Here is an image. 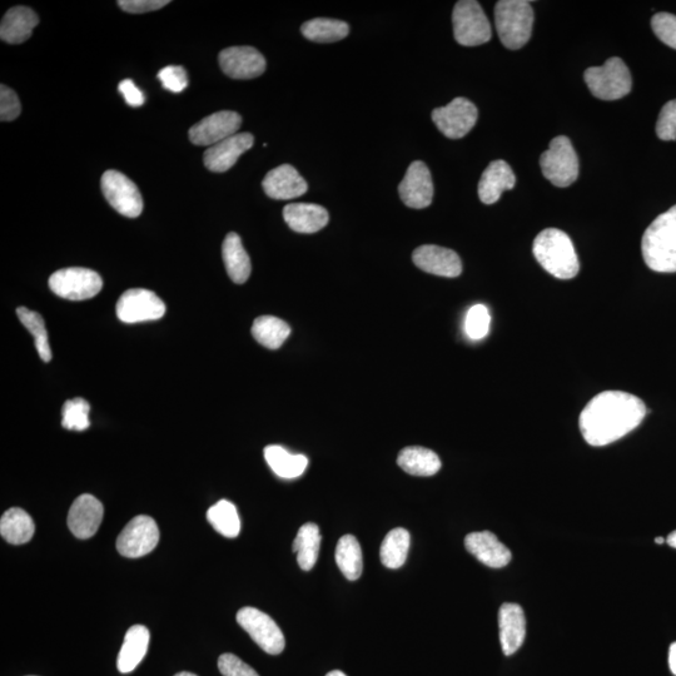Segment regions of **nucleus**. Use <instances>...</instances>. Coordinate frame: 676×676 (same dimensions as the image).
I'll return each mask as SVG.
<instances>
[{"instance_id": "nucleus-45", "label": "nucleus", "mask_w": 676, "mask_h": 676, "mask_svg": "<svg viewBox=\"0 0 676 676\" xmlns=\"http://www.w3.org/2000/svg\"><path fill=\"white\" fill-rule=\"evenodd\" d=\"M169 3L168 0H119L118 6L127 13L143 14L158 11Z\"/></svg>"}, {"instance_id": "nucleus-43", "label": "nucleus", "mask_w": 676, "mask_h": 676, "mask_svg": "<svg viewBox=\"0 0 676 676\" xmlns=\"http://www.w3.org/2000/svg\"><path fill=\"white\" fill-rule=\"evenodd\" d=\"M22 112V104L17 93L13 89L2 84L0 87V119L2 122H11L19 117Z\"/></svg>"}, {"instance_id": "nucleus-6", "label": "nucleus", "mask_w": 676, "mask_h": 676, "mask_svg": "<svg viewBox=\"0 0 676 676\" xmlns=\"http://www.w3.org/2000/svg\"><path fill=\"white\" fill-rule=\"evenodd\" d=\"M541 171L546 180L556 187H569L578 180L579 158L570 139L559 136L550 143L548 151L541 154Z\"/></svg>"}, {"instance_id": "nucleus-20", "label": "nucleus", "mask_w": 676, "mask_h": 676, "mask_svg": "<svg viewBox=\"0 0 676 676\" xmlns=\"http://www.w3.org/2000/svg\"><path fill=\"white\" fill-rule=\"evenodd\" d=\"M262 187L268 197L280 201L293 200L308 191L307 182L291 164H282L268 172Z\"/></svg>"}, {"instance_id": "nucleus-7", "label": "nucleus", "mask_w": 676, "mask_h": 676, "mask_svg": "<svg viewBox=\"0 0 676 676\" xmlns=\"http://www.w3.org/2000/svg\"><path fill=\"white\" fill-rule=\"evenodd\" d=\"M454 37L460 46L477 47L490 41L491 26L484 9L475 0H460L452 13Z\"/></svg>"}, {"instance_id": "nucleus-30", "label": "nucleus", "mask_w": 676, "mask_h": 676, "mask_svg": "<svg viewBox=\"0 0 676 676\" xmlns=\"http://www.w3.org/2000/svg\"><path fill=\"white\" fill-rule=\"evenodd\" d=\"M265 459L277 476L287 480L297 479L308 466V459L305 455H293L277 445L266 447Z\"/></svg>"}, {"instance_id": "nucleus-15", "label": "nucleus", "mask_w": 676, "mask_h": 676, "mask_svg": "<svg viewBox=\"0 0 676 676\" xmlns=\"http://www.w3.org/2000/svg\"><path fill=\"white\" fill-rule=\"evenodd\" d=\"M399 193L401 201L407 207L424 210L431 205L434 198V182L430 169L424 162L411 163L404 180L400 183Z\"/></svg>"}, {"instance_id": "nucleus-29", "label": "nucleus", "mask_w": 676, "mask_h": 676, "mask_svg": "<svg viewBox=\"0 0 676 676\" xmlns=\"http://www.w3.org/2000/svg\"><path fill=\"white\" fill-rule=\"evenodd\" d=\"M34 533H36V525L31 515L18 507L8 510L0 520V534L9 544H26L32 540Z\"/></svg>"}, {"instance_id": "nucleus-32", "label": "nucleus", "mask_w": 676, "mask_h": 676, "mask_svg": "<svg viewBox=\"0 0 676 676\" xmlns=\"http://www.w3.org/2000/svg\"><path fill=\"white\" fill-rule=\"evenodd\" d=\"M321 540L320 528L316 524L307 523L298 530L293 541V553L297 554L298 565L302 570L310 571L316 565Z\"/></svg>"}, {"instance_id": "nucleus-35", "label": "nucleus", "mask_w": 676, "mask_h": 676, "mask_svg": "<svg viewBox=\"0 0 676 676\" xmlns=\"http://www.w3.org/2000/svg\"><path fill=\"white\" fill-rule=\"evenodd\" d=\"M410 533L406 529L391 530L382 541L380 558L387 569H400L404 566L410 549Z\"/></svg>"}, {"instance_id": "nucleus-51", "label": "nucleus", "mask_w": 676, "mask_h": 676, "mask_svg": "<svg viewBox=\"0 0 676 676\" xmlns=\"http://www.w3.org/2000/svg\"><path fill=\"white\" fill-rule=\"evenodd\" d=\"M655 543H656V544H663V543H664V539H663V538H656V539H655Z\"/></svg>"}, {"instance_id": "nucleus-12", "label": "nucleus", "mask_w": 676, "mask_h": 676, "mask_svg": "<svg viewBox=\"0 0 676 676\" xmlns=\"http://www.w3.org/2000/svg\"><path fill=\"white\" fill-rule=\"evenodd\" d=\"M431 117L445 137L460 139L475 127L479 111L469 99L459 97L445 107L434 109Z\"/></svg>"}, {"instance_id": "nucleus-8", "label": "nucleus", "mask_w": 676, "mask_h": 676, "mask_svg": "<svg viewBox=\"0 0 676 676\" xmlns=\"http://www.w3.org/2000/svg\"><path fill=\"white\" fill-rule=\"evenodd\" d=\"M49 287L57 296L69 301H84L102 291L103 280L96 271L83 267L64 268L49 277Z\"/></svg>"}, {"instance_id": "nucleus-46", "label": "nucleus", "mask_w": 676, "mask_h": 676, "mask_svg": "<svg viewBox=\"0 0 676 676\" xmlns=\"http://www.w3.org/2000/svg\"><path fill=\"white\" fill-rule=\"evenodd\" d=\"M119 93L122 94L124 101L131 107H141L146 102V97L131 79H124L118 86Z\"/></svg>"}, {"instance_id": "nucleus-42", "label": "nucleus", "mask_w": 676, "mask_h": 676, "mask_svg": "<svg viewBox=\"0 0 676 676\" xmlns=\"http://www.w3.org/2000/svg\"><path fill=\"white\" fill-rule=\"evenodd\" d=\"M158 79L161 81L163 88L172 93H181L188 86L186 69L180 66H168L161 69L158 73Z\"/></svg>"}, {"instance_id": "nucleus-13", "label": "nucleus", "mask_w": 676, "mask_h": 676, "mask_svg": "<svg viewBox=\"0 0 676 676\" xmlns=\"http://www.w3.org/2000/svg\"><path fill=\"white\" fill-rule=\"evenodd\" d=\"M166 305L156 293L133 288L123 293L117 303V316L124 323L156 321L166 313Z\"/></svg>"}, {"instance_id": "nucleus-11", "label": "nucleus", "mask_w": 676, "mask_h": 676, "mask_svg": "<svg viewBox=\"0 0 676 676\" xmlns=\"http://www.w3.org/2000/svg\"><path fill=\"white\" fill-rule=\"evenodd\" d=\"M159 541V530L152 518L141 515L129 521L119 534L117 550L129 559H138L152 553Z\"/></svg>"}, {"instance_id": "nucleus-1", "label": "nucleus", "mask_w": 676, "mask_h": 676, "mask_svg": "<svg viewBox=\"0 0 676 676\" xmlns=\"http://www.w3.org/2000/svg\"><path fill=\"white\" fill-rule=\"evenodd\" d=\"M646 412L639 397L623 391H604L581 412L580 431L591 446L610 445L634 431Z\"/></svg>"}, {"instance_id": "nucleus-22", "label": "nucleus", "mask_w": 676, "mask_h": 676, "mask_svg": "<svg viewBox=\"0 0 676 676\" xmlns=\"http://www.w3.org/2000/svg\"><path fill=\"white\" fill-rule=\"evenodd\" d=\"M499 628L502 651L506 656L516 653L526 638V618L518 604L507 603L499 611Z\"/></svg>"}, {"instance_id": "nucleus-4", "label": "nucleus", "mask_w": 676, "mask_h": 676, "mask_svg": "<svg viewBox=\"0 0 676 676\" xmlns=\"http://www.w3.org/2000/svg\"><path fill=\"white\" fill-rule=\"evenodd\" d=\"M496 31L502 44L511 51L523 48L530 41L534 11L525 0H501L495 7Z\"/></svg>"}, {"instance_id": "nucleus-44", "label": "nucleus", "mask_w": 676, "mask_h": 676, "mask_svg": "<svg viewBox=\"0 0 676 676\" xmlns=\"http://www.w3.org/2000/svg\"><path fill=\"white\" fill-rule=\"evenodd\" d=\"M218 669L223 676H260L250 665L233 654H223L218 659Z\"/></svg>"}, {"instance_id": "nucleus-14", "label": "nucleus", "mask_w": 676, "mask_h": 676, "mask_svg": "<svg viewBox=\"0 0 676 676\" xmlns=\"http://www.w3.org/2000/svg\"><path fill=\"white\" fill-rule=\"evenodd\" d=\"M240 114L231 111H222L203 118L188 132L190 141L196 146L212 147L225 139L235 136L241 128Z\"/></svg>"}, {"instance_id": "nucleus-19", "label": "nucleus", "mask_w": 676, "mask_h": 676, "mask_svg": "<svg viewBox=\"0 0 676 676\" xmlns=\"http://www.w3.org/2000/svg\"><path fill=\"white\" fill-rule=\"evenodd\" d=\"M255 137L251 133H237L207 149L203 154V162L211 172H227L237 163L248 149L253 147Z\"/></svg>"}, {"instance_id": "nucleus-26", "label": "nucleus", "mask_w": 676, "mask_h": 676, "mask_svg": "<svg viewBox=\"0 0 676 676\" xmlns=\"http://www.w3.org/2000/svg\"><path fill=\"white\" fill-rule=\"evenodd\" d=\"M222 257L226 271L237 285H243L251 276L250 256L242 245L241 237L235 232L228 233L222 246Z\"/></svg>"}, {"instance_id": "nucleus-25", "label": "nucleus", "mask_w": 676, "mask_h": 676, "mask_svg": "<svg viewBox=\"0 0 676 676\" xmlns=\"http://www.w3.org/2000/svg\"><path fill=\"white\" fill-rule=\"evenodd\" d=\"M36 12L27 7L9 9L0 24V38L8 44H21L31 38L33 29L38 26Z\"/></svg>"}, {"instance_id": "nucleus-18", "label": "nucleus", "mask_w": 676, "mask_h": 676, "mask_svg": "<svg viewBox=\"0 0 676 676\" xmlns=\"http://www.w3.org/2000/svg\"><path fill=\"white\" fill-rule=\"evenodd\" d=\"M412 261L420 270L431 275L455 278L462 273V262L459 255L450 248L425 245L416 248Z\"/></svg>"}, {"instance_id": "nucleus-17", "label": "nucleus", "mask_w": 676, "mask_h": 676, "mask_svg": "<svg viewBox=\"0 0 676 676\" xmlns=\"http://www.w3.org/2000/svg\"><path fill=\"white\" fill-rule=\"evenodd\" d=\"M104 507L96 497L84 494L73 502L68 514V526L78 539L87 540L97 534L102 524Z\"/></svg>"}, {"instance_id": "nucleus-3", "label": "nucleus", "mask_w": 676, "mask_h": 676, "mask_svg": "<svg viewBox=\"0 0 676 676\" xmlns=\"http://www.w3.org/2000/svg\"><path fill=\"white\" fill-rule=\"evenodd\" d=\"M533 252L540 266L559 280H571L580 271L573 241L558 228L540 232L535 238Z\"/></svg>"}, {"instance_id": "nucleus-16", "label": "nucleus", "mask_w": 676, "mask_h": 676, "mask_svg": "<svg viewBox=\"0 0 676 676\" xmlns=\"http://www.w3.org/2000/svg\"><path fill=\"white\" fill-rule=\"evenodd\" d=\"M221 69L233 79H253L262 76L267 63L262 53L252 47H231L218 57Z\"/></svg>"}, {"instance_id": "nucleus-23", "label": "nucleus", "mask_w": 676, "mask_h": 676, "mask_svg": "<svg viewBox=\"0 0 676 676\" xmlns=\"http://www.w3.org/2000/svg\"><path fill=\"white\" fill-rule=\"evenodd\" d=\"M516 177L513 169L505 161H494L482 173L479 182V197L484 205H494L502 193L513 190Z\"/></svg>"}, {"instance_id": "nucleus-41", "label": "nucleus", "mask_w": 676, "mask_h": 676, "mask_svg": "<svg viewBox=\"0 0 676 676\" xmlns=\"http://www.w3.org/2000/svg\"><path fill=\"white\" fill-rule=\"evenodd\" d=\"M656 134L661 141L676 139V99L665 104L656 123Z\"/></svg>"}, {"instance_id": "nucleus-34", "label": "nucleus", "mask_w": 676, "mask_h": 676, "mask_svg": "<svg viewBox=\"0 0 676 676\" xmlns=\"http://www.w3.org/2000/svg\"><path fill=\"white\" fill-rule=\"evenodd\" d=\"M336 563L347 580H359L364 569L359 541L352 535L342 536L336 546Z\"/></svg>"}, {"instance_id": "nucleus-38", "label": "nucleus", "mask_w": 676, "mask_h": 676, "mask_svg": "<svg viewBox=\"0 0 676 676\" xmlns=\"http://www.w3.org/2000/svg\"><path fill=\"white\" fill-rule=\"evenodd\" d=\"M89 411L91 406L82 397L67 401L62 410V426L71 431L87 430L91 426Z\"/></svg>"}, {"instance_id": "nucleus-48", "label": "nucleus", "mask_w": 676, "mask_h": 676, "mask_svg": "<svg viewBox=\"0 0 676 676\" xmlns=\"http://www.w3.org/2000/svg\"><path fill=\"white\" fill-rule=\"evenodd\" d=\"M668 544L671 546V548L676 549V531L669 535Z\"/></svg>"}, {"instance_id": "nucleus-37", "label": "nucleus", "mask_w": 676, "mask_h": 676, "mask_svg": "<svg viewBox=\"0 0 676 676\" xmlns=\"http://www.w3.org/2000/svg\"><path fill=\"white\" fill-rule=\"evenodd\" d=\"M19 320L27 328L36 342L39 356L44 362L52 360V350L49 346L48 332L43 317L38 312L29 310L27 307H19L17 310Z\"/></svg>"}, {"instance_id": "nucleus-27", "label": "nucleus", "mask_w": 676, "mask_h": 676, "mask_svg": "<svg viewBox=\"0 0 676 676\" xmlns=\"http://www.w3.org/2000/svg\"><path fill=\"white\" fill-rule=\"evenodd\" d=\"M149 631L146 626L134 625L127 631L121 651H119L117 666L122 674L131 673L147 654Z\"/></svg>"}, {"instance_id": "nucleus-28", "label": "nucleus", "mask_w": 676, "mask_h": 676, "mask_svg": "<svg viewBox=\"0 0 676 676\" xmlns=\"http://www.w3.org/2000/svg\"><path fill=\"white\" fill-rule=\"evenodd\" d=\"M397 464L407 474L414 476H434L441 469V460L436 452L420 446L402 450L397 457Z\"/></svg>"}, {"instance_id": "nucleus-47", "label": "nucleus", "mask_w": 676, "mask_h": 676, "mask_svg": "<svg viewBox=\"0 0 676 676\" xmlns=\"http://www.w3.org/2000/svg\"><path fill=\"white\" fill-rule=\"evenodd\" d=\"M669 666L671 673L676 675V643L670 646L669 650Z\"/></svg>"}, {"instance_id": "nucleus-21", "label": "nucleus", "mask_w": 676, "mask_h": 676, "mask_svg": "<svg viewBox=\"0 0 676 676\" xmlns=\"http://www.w3.org/2000/svg\"><path fill=\"white\" fill-rule=\"evenodd\" d=\"M465 548L480 563L491 569H502L510 564L511 551L490 531H480L466 536Z\"/></svg>"}, {"instance_id": "nucleus-36", "label": "nucleus", "mask_w": 676, "mask_h": 676, "mask_svg": "<svg viewBox=\"0 0 676 676\" xmlns=\"http://www.w3.org/2000/svg\"><path fill=\"white\" fill-rule=\"evenodd\" d=\"M207 520L213 529L228 539H235L240 535L241 520L236 506L228 500L218 501L207 511Z\"/></svg>"}, {"instance_id": "nucleus-24", "label": "nucleus", "mask_w": 676, "mask_h": 676, "mask_svg": "<svg viewBox=\"0 0 676 676\" xmlns=\"http://www.w3.org/2000/svg\"><path fill=\"white\" fill-rule=\"evenodd\" d=\"M287 226L297 233H316L327 226L330 216L326 208L313 203H292L283 208Z\"/></svg>"}, {"instance_id": "nucleus-39", "label": "nucleus", "mask_w": 676, "mask_h": 676, "mask_svg": "<svg viewBox=\"0 0 676 676\" xmlns=\"http://www.w3.org/2000/svg\"><path fill=\"white\" fill-rule=\"evenodd\" d=\"M491 316L484 305L472 306L467 312L465 320L466 335L471 340L479 341L489 335Z\"/></svg>"}, {"instance_id": "nucleus-31", "label": "nucleus", "mask_w": 676, "mask_h": 676, "mask_svg": "<svg viewBox=\"0 0 676 676\" xmlns=\"http://www.w3.org/2000/svg\"><path fill=\"white\" fill-rule=\"evenodd\" d=\"M290 333L291 327L281 318L275 316L258 317L252 326L253 338L258 344L270 350L280 349Z\"/></svg>"}, {"instance_id": "nucleus-2", "label": "nucleus", "mask_w": 676, "mask_h": 676, "mask_svg": "<svg viewBox=\"0 0 676 676\" xmlns=\"http://www.w3.org/2000/svg\"><path fill=\"white\" fill-rule=\"evenodd\" d=\"M646 266L659 273L676 272V206L655 218L641 241Z\"/></svg>"}, {"instance_id": "nucleus-5", "label": "nucleus", "mask_w": 676, "mask_h": 676, "mask_svg": "<svg viewBox=\"0 0 676 676\" xmlns=\"http://www.w3.org/2000/svg\"><path fill=\"white\" fill-rule=\"evenodd\" d=\"M585 82L593 96L603 101H616L631 92L633 81L623 59L613 57L604 66L586 69Z\"/></svg>"}, {"instance_id": "nucleus-40", "label": "nucleus", "mask_w": 676, "mask_h": 676, "mask_svg": "<svg viewBox=\"0 0 676 676\" xmlns=\"http://www.w3.org/2000/svg\"><path fill=\"white\" fill-rule=\"evenodd\" d=\"M651 28L655 36L666 46L676 49V16L670 13H658L651 19Z\"/></svg>"}, {"instance_id": "nucleus-9", "label": "nucleus", "mask_w": 676, "mask_h": 676, "mask_svg": "<svg viewBox=\"0 0 676 676\" xmlns=\"http://www.w3.org/2000/svg\"><path fill=\"white\" fill-rule=\"evenodd\" d=\"M236 619L241 628L267 654L278 655L285 649V635L270 615L247 606L238 611Z\"/></svg>"}, {"instance_id": "nucleus-10", "label": "nucleus", "mask_w": 676, "mask_h": 676, "mask_svg": "<svg viewBox=\"0 0 676 676\" xmlns=\"http://www.w3.org/2000/svg\"><path fill=\"white\" fill-rule=\"evenodd\" d=\"M104 197L114 210L128 218H137L143 211V198L136 183L118 171H107L101 181Z\"/></svg>"}, {"instance_id": "nucleus-50", "label": "nucleus", "mask_w": 676, "mask_h": 676, "mask_svg": "<svg viewBox=\"0 0 676 676\" xmlns=\"http://www.w3.org/2000/svg\"><path fill=\"white\" fill-rule=\"evenodd\" d=\"M175 676H198L196 674L188 673V671H182V673H178Z\"/></svg>"}, {"instance_id": "nucleus-33", "label": "nucleus", "mask_w": 676, "mask_h": 676, "mask_svg": "<svg viewBox=\"0 0 676 676\" xmlns=\"http://www.w3.org/2000/svg\"><path fill=\"white\" fill-rule=\"evenodd\" d=\"M302 36L316 43L340 42L349 36L350 27L338 19L315 18L301 27Z\"/></svg>"}, {"instance_id": "nucleus-49", "label": "nucleus", "mask_w": 676, "mask_h": 676, "mask_svg": "<svg viewBox=\"0 0 676 676\" xmlns=\"http://www.w3.org/2000/svg\"><path fill=\"white\" fill-rule=\"evenodd\" d=\"M326 676H347L345 673H342L341 670H332Z\"/></svg>"}]
</instances>
